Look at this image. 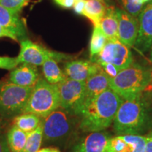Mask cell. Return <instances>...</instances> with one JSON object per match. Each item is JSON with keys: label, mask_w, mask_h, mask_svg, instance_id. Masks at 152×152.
I'll use <instances>...</instances> for the list:
<instances>
[{"label": "cell", "mask_w": 152, "mask_h": 152, "mask_svg": "<svg viewBox=\"0 0 152 152\" xmlns=\"http://www.w3.org/2000/svg\"><path fill=\"white\" fill-rule=\"evenodd\" d=\"M117 135H142L152 131V107L143 94L124 100L113 121Z\"/></svg>", "instance_id": "1"}, {"label": "cell", "mask_w": 152, "mask_h": 152, "mask_svg": "<svg viewBox=\"0 0 152 152\" xmlns=\"http://www.w3.org/2000/svg\"><path fill=\"white\" fill-rule=\"evenodd\" d=\"M123 102L111 88L101 93L84 106L79 117V128L84 132L105 130L113 123Z\"/></svg>", "instance_id": "2"}, {"label": "cell", "mask_w": 152, "mask_h": 152, "mask_svg": "<svg viewBox=\"0 0 152 152\" xmlns=\"http://www.w3.org/2000/svg\"><path fill=\"white\" fill-rule=\"evenodd\" d=\"M152 80V69L133 62L110 80V88L124 100L142 94Z\"/></svg>", "instance_id": "3"}, {"label": "cell", "mask_w": 152, "mask_h": 152, "mask_svg": "<svg viewBox=\"0 0 152 152\" xmlns=\"http://www.w3.org/2000/svg\"><path fill=\"white\" fill-rule=\"evenodd\" d=\"M59 107L58 85L39 78L34 85L23 113H33L44 118Z\"/></svg>", "instance_id": "4"}, {"label": "cell", "mask_w": 152, "mask_h": 152, "mask_svg": "<svg viewBox=\"0 0 152 152\" xmlns=\"http://www.w3.org/2000/svg\"><path fill=\"white\" fill-rule=\"evenodd\" d=\"M33 88L10 81L0 83V115L7 119L23 113Z\"/></svg>", "instance_id": "5"}, {"label": "cell", "mask_w": 152, "mask_h": 152, "mask_svg": "<svg viewBox=\"0 0 152 152\" xmlns=\"http://www.w3.org/2000/svg\"><path fill=\"white\" fill-rule=\"evenodd\" d=\"M77 116L58 108L42 118L43 124V139L47 142H57L71 135L75 130Z\"/></svg>", "instance_id": "6"}, {"label": "cell", "mask_w": 152, "mask_h": 152, "mask_svg": "<svg viewBox=\"0 0 152 152\" xmlns=\"http://www.w3.org/2000/svg\"><path fill=\"white\" fill-rule=\"evenodd\" d=\"M60 108L72 115L80 117L85 99V82L66 78L57 84Z\"/></svg>", "instance_id": "7"}, {"label": "cell", "mask_w": 152, "mask_h": 152, "mask_svg": "<svg viewBox=\"0 0 152 152\" xmlns=\"http://www.w3.org/2000/svg\"><path fill=\"white\" fill-rule=\"evenodd\" d=\"M90 60L98 64H111L120 71L128 68L134 62L130 48L120 40L108 41L103 49Z\"/></svg>", "instance_id": "8"}, {"label": "cell", "mask_w": 152, "mask_h": 152, "mask_svg": "<svg viewBox=\"0 0 152 152\" xmlns=\"http://www.w3.org/2000/svg\"><path fill=\"white\" fill-rule=\"evenodd\" d=\"M53 58L58 61L66 58L65 55L54 52L28 39L20 42V50L17 59L20 64H28L35 66H42L45 61Z\"/></svg>", "instance_id": "9"}, {"label": "cell", "mask_w": 152, "mask_h": 152, "mask_svg": "<svg viewBox=\"0 0 152 152\" xmlns=\"http://www.w3.org/2000/svg\"><path fill=\"white\" fill-rule=\"evenodd\" d=\"M137 18L139 31L134 47L146 53L152 47V1L144 7Z\"/></svg>", "instance_id": "10"}, {"label": "cell", "mask_w": 152, "mask_h": 152, "mask_svg": "<svg viewBox=\"0 0 152 152\" xmlns=\"http://www.w3.org/2000/svg\"><path fill=\"white\" fill-rule=\"evenodd\" d=\"M115 13L118 25L119 40L131 48L134 47L138 35V18H135L122 9L115 8Z\"/></svg>", "instance_id": "11"}, {"label": "cell", "mask_w": 152, "mask_h": 152, "mask_svg": "<svg viewBox=\"0 0 152 152\" xmlns=\"http://www.w3.org/2000/svg\"><path fill=\"white\" fill-rule=\"evenodd\" d=\"M146 136L137 134L116 135L109 139L105 152H144Z\"/></svg>", "instance_id": "12"}, {"label": "cell", "mask_w": 152, "mask_h": 152, "mask_svg": "<svg viewBox=\"0 0 152 152\" xmlns=\"http://www.w3.org/2000/svg\"><path fill=\"white\" fill-rule=\"evenodd\" d=\"M102 70L99 64L91 60H73L66 63L64 73L68 79L85 82Z\"/></svg>", "instance_id": "13"}, {"label": "cell", "mask_w": 152, "mask_h": 152, "mask_svg": "<svg viewBox=\"0 0 152 152\" xmlns=\"http://www.w3.org/2000/svg\"><path fill=\"white\" fill-rule=\"evenodd\" d=\"M111 137V134L104 130L90 132L76 144L73 152H105Z\"/></svg>", "instance_id": "14"}, {"label": "cell", "mask_w": 152, "mask_h": 152, "mask_svg": "<svg viewBox=\"0 0 152 152\" xmlns=\"http://www.w3.org/2000/svg\"><path fill=\"white\" fill-rule=\"evenodd\" d=\"M21 64V66L11 71L9 81L21 87H34L39 79L37 66L28 64Z\"/></svg>", "instance_id": "15"}, {"label": "cell", "mask_w": 152, "mask_h": 152, "mask_svg": "<svg viewBox=\"0 0 152 152\" xmlns=\"http://www.w3.org/2000/svg\"><path fill=\"white\" fill-rule=\"evenodd\" d=\"M110 80L111 77L102 69L85 81L84 106L101 93L110 88Z\"/></svg>", "instance_id": "16"}, {"label": "cell", "mask_w": 152, "mask_h": 152, "mask_svg": "<svg viewBox=\"0 0 152 152\" xmlns=\"http://www.w3.org/2000/svg\"><path fill=\"white\" fill-rule=\"evenodd\" d=\"M0 26L11 30L18 39H22L26 35L24 23L18 14L11 12L1 5H0Z\"/></svg>", "instance_id": "17"}, {"label": "cell", "mask_w": 152, "mask_h": 152, "mask_svg": "<svg viewBox=\"0 0 152 152\" xmlns=\"http://www.w3.org/2000/svg\"><path fill=\"white\" fill-rule=\"evenodd\" d=\"M99 26L108 41L119 40L118 25L115 7H107L105 15Z\"/></svg>", "instance_id": "18"}, {"label": "cell", "mask_w": 152, "mask_h": 152, "mask_svg": "<svg viewBox=\"0 0 152 152\" xmlns=\"http://www.w3.org/2000/svg\"><path fill=\"white\" fill-rule=\"evenodd\" d=\"M106 9L105 1L102 0H86L83 16L88 18L94 26H98L105 15Z\"/></svg>", "instance_id": "19"}, {"label": "cell", "mask_w": 152, "mask_h": 152, "mask_svg": "<svg viewBox=\"0 0 152 152\" xmlns=\"http://www.w3.org/2000/svg\"><path fill=\"white\" fill-rule=\"evenodd\" d=\"M42 73L45 78L51 84H58L66 78L59 66L57 61L54 58H48L42 65Z\"/></svg>", "instance_id": "20"}, {"label": "cell", "mask_w": 152, "mask_h": 152, "mask_svg": "<svg viewBox=\"0 0 152 152\" xmlns=\"http://www.w3.org/2000/svg\"><path fill=\"white\" fill-rule=\"evenodd\" d=\"M42 122V118L35 114L25 113L19 114L14 118L13 125L23 131L29 133L35 130Z\"/></svg>", "instance_id": "21"}, {"label": "cell", "mask_w": 152, "mask_h": 152, "mask_svg": "<svg viewBox=\"0 0 152 152\" xmlns=\"http://www.w3.org/2000/svg\"><path fill=\"white\" fill-rule=\"evenodd\" d=\"M11 152H23L27 140V133L13 125L7 134Z\"/></svg>", "instance_id": "22"}, {"label": "cell", "mask_w": 152, "mask_h": 152, "mask_svg": "<svg viewBox=\"0 0 152 152\" xmlns=\"http://www.w3.org/2000/svg\"><path fill=\"white\" fill-rule=\"evenodd\" d=\"M43 140L42 120L35 130L27 134V140L23 152H37L41 147Z\"/></svg>", "instance_id": "23"}, {"label": "cell", "mask_w": 152, "mask_h": 152, "mask_svg": "<svg viewBox=\"0 0 152 152\" xmlns=\"http://www.w3.org/2000/svg\"><path fill=\"white\" fill-rule=\"evenodd\" d=\"M107 42V38L102 31L99 26H95L90 43V58L97 55L103 49Z\"/></svg>", "instance_id": "24"}, {"label": "cell", "mask_w": 152, "mask_h": 152, "mask_svg": "<svg viewBox=\"0 0 152 152\" xmlns=\"http://www.w3.org/2000/svg\"><path fill=\"white\" fill-rule=\"evenodd\" d=\"M30 0H0V5L15 14H18Z\"/></svg>", "instance_id": "25"}, {"label": "cell", "mask_w": 152, "mask_h": 152, "mask_svg": "<svg viewBox=\"0 0 152 152\" xmlns=\"http://www.w3.org/2000/svg\"><path fill=\"white\" fill-rule=\"evenodd\" d=\"M119 1L123 9L135 18H137L144 8V5L139 4L137 3L136 0H119Z\"/></svg>", "instance_id": "26"}, {"label": "cell", "mask_w": 152, "mask_h": 152, "mask_svg": "<svg viewBox=\"0 0 152 152\" xmlns=\"http://www.w3.org/2000/svg\"><path fill=\"white\" fill-rule=\"evenodd\" d=\"M18 64L17 57L0 56V69L11 71L16 68Z\"/></svg>", "instance_id": "27"}, {"label": "cell", "mask_w": 152, "mask_h": 152, "mask_svg": "<svg viewBox=\"0 0 152 152\" xmlns=\"http://www.w3.org/2000/svg\"><path fill=\"white\" fill-rule=\"evenodd\" d=\"M99 65L102 66V69L111 78L115 77L120 72L119 70L115 66L111 64H101Z\"/></svg>", "instance_id": "28"}, {"label": "cell", "mask_w": 152, "mask_h": 152, "mask_svg": "<svg viewBox=\"0 0 152 152\" xmlns=\"http://www.w3.org/2000/svg\"><path fill=\"white\" fill-rule=\"evenodd\" d=\"M1 37H9L11 38L13 40L18 42V37H16L14 33H13L11 30L7 29V28L0 26V38Z\"/></svg>", "instance_id": "29"}, {"label": "cell", "mask_w": 152, "mask_h": 152, "mask_svg": "<svg viewBox=\"0 0 152 152\" xmlns=\"http://www.w3.org/2000/svg\"><path fill=\"white\" fill-rule=\"evenodd\" d=\"M0 152H11L7 142V134L0 133Z\"/></svg>", "instance_id": "30"}, {"label": "cell", "mask_w": 152, "mask_h": 152, "mask_svg": "<svg viewBox=\"0 0 152 152\" xmlns=\"http://www.w3.org/2000/svg\"><path fill=\"white\" fill-rule=\"evenodd\" d=\"M85 2L86 0H75L73 8L76 14L83 15V11L85 10Z\"/></svg>", "instance_id": "31"}, {"label": "cell", "mask_w": 152, "mask_h": 152, "mask_svg": "<svg viewBox=\"0 0 152 152\" xmlns=\"http://www.w3.org/2000/svg\"><path fill=\"white\" fill-rule=\"evenodd\" d=\"M54 1L62 8L71 9L73 7L75 0H54Z\"/></svg>", "instance_id": "32"}, {"label": "cell", "mask_w": 152, "mask_h": 152, "mask_svg": "<svg viewBox=\"0 0 152 152\" xmlns=\"http://www.w3.org/2000/svg\"><path fill=\"white\" fill-rule=\"evenodd\" d=\"M147 143L144 152H152V131L146 134Z\"/></svg>", "instance_id": "33"}, {"label": "cell", "mask_w": 152, "mask_h": 152, "mask_svg": "<svg viewBox=\"0 0 152 152\" xmlns=\"http://www.w3.org/2000/svg\"><path fill=\"white\" fill-rule=\"evenodd\" d=\"M7 125H8L7 120L0 115V133H3Z\"/></svg>", "instance_id": "34"}, {"label": "cell", "mask_w": 152, "mask_h": 152, "mask_svg": "<svg viewBox=\"0 0 152 152\" xmlns=\"http://www.w3.org/2000/svg\"><path fill=\"white\" fill-rule=\"evenodd\" d=\"M37 152H61V151L56 147H47L39 149Z\"/></svg>", "instance_id": "35"}, {"label": "cell", "mask_w": 152, "mask_h": 152, "mask_svg": "<svg viewBox=\"0 0 152 152\" xmlns=\"http://www.w3.org/2000/svg\"><path fill=\"white\" fill-rule=\"evenodd\" d=\"M152 0H136L137 3L141 5H144L146 3H149Z\"/></svg>", "instance_id": "36"}, {"label": "cell", "mask_w": 152, "mask_h": 152, "mask_svg": "<svg viewBox=\"0 0 152 152\" xmlns=\"http://www.w3.org/2000/svg\"><path fill=\"white\" fill-rule=\"evenodd\" d=\"M148 87H149V88H150V94H151V96L152 97V80H151V83H150L149 84V85Z\"/></svg>", "instance_id": "37"}, {"label": "cell", "mask_w": 152, "mask_h": 152, "mask_svg": "<svg viewBox=\"0 0 152 152\" xmlns=\"http://www.w3.org/2000/svg\"><path fill=\"white\" fill-rule=\"evenodd\" d=\"M150 61L152 63V47L151 49V53H150Z\"/></svg>", "instance_id": "38"}, {"label": "cell", "mask_w": 152, "mask_h": 152, "mask_svg": "<svg viewBox=\"0 0 152 152\" xmlns=\"http://www.w3.org/2000/svg\"><path fill=\"white\" fill-rule=\"evenodd\" d=\"M102 1H106V0H102Z\"/></svg>", "instance_id": "39"}]
</instances>
